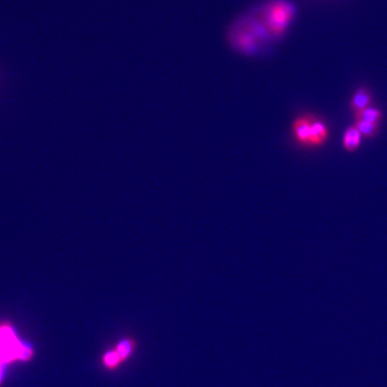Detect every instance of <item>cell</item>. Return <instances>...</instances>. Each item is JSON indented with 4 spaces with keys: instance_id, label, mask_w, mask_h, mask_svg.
<instances>
[{
    "instance_id": "1",
    "label": "cell",
    "mask_w": 387,
    "mask_h": 387,
    "mask_svg": "<svg viewBox=\"0 0 387 387\" xmlns=\"http://www.w3.org/2000/svg\"><path fill=\"white\" fill-rule=\"evenodd\" d=\"M34 354L35 351L32 346L19 341L11 324L8 322L0 323V386L5 365L32 361Z\"/></svg>"
},
{
    "instance_id": "2",
    "label": "cell",
    "mask_w": 387,
    "mask_h": 387,
    "mask_svg": "<svg viewBox=\"0 0 387 387\" xmlns=\"http://www.w3.org/2000/svg\"><path fill=\"white\" fill-rule=\"evenodd\" d=\"M293 7L284 2H274L267 9V24L272 34L280 35L284 32L293 17Z\"/></svg>"
},
{
    "instance_id": "3",
    "label": "cell",
    "mask_w": 387,
    "mask_h": 387,
    "mask_svg": "<svg viewBox=\"0 0 387 387\" xmlns=\"http://www.w3.org/2000/svg\"><path fill=\"white\" fill-rule=\"evenodd\" d=\"M313 114H300L292 123L294 141L302 148H313Z\"/></svg>"
},
{
    "instance_id": "4",
    "label": "cell",
    "mask_w": 387,
    "mask_h": 387,
    "mask_svg": "<svg viewBox=\"0 0 387 387\" xmlns=\"http://www.w3.org/2000/svg\"><path fill=\"white\" fill-rule=\"evenodd\" d=\"M372 101L371 92L366 89V87H361L352 96L350 101V109L354 113L360 112L371 106Z\"/></svg>"
},
{
    "instance_id": "5",
    "label": "cell",
    "mask_w": 387,
    "mask_h": 387,
    "mask_svg": "<svg viewBox=\"0 0 387 387\" xmlns=\"http://www.w3.org/2000/svg\"><path fill=\"white\" fill-rule=\"evenodd\" d=\"M363 141V135L358 131L355 125L348 126L343 133L342 144L345 151L347 152H355L360 149Z\"/></svg>"
},
{
    "instance_id": "6",
    "label": "cell",
    "mask_w": 387,
    "mask_h": 387,
    "mask_svg": "<svg viewBox=\"0 0 387 387\" xmlns=\"http://www.w3.org/2000/svg\"><path fill=\"white\" fill-rule=\"evenodd\" d=\"M135 347H137V342H135L134 339L123 338L122 340H120L118 343L115 344V346L113 348L115 350V352L118 353L122 363L124 364L125 362H127L129 360V357L134 352Z\"/></svg>"
},
{
    "instance_id": "7",
    "label": "cell",
    "mask_w": 387,
    "mask_h": 387,
    "mask_svg": "<svg viewBox=\"0 0 387 387\" xmlns=\"http://www.w3.org/2000/svg\"><path fill=\"white\" fill-rule=\"evenodd\" d=\"M355 121H366L370 123L380 124L383 118L382 110L374 108V106H369L365 110L354 113Z\"/></svg>"
},
{
    "instance_id": "8",
    "label": "cell",
    "mask_w": 387,
    "mask_h": 387,
    "mask_svg": "<svg viewBox=\"0 0 387 387\" xmlns=\"http://www.w3.org/2000/svg\"><path fill=\"white\" fill-rule=\"evenodd\" d=\"M101 365L104 369L113 371L120 368V366L123 365V363L114 348H110V350L105 351L101 356Z\"/></svg>"
},
{
    "instance_id": "9",
    "label": "cell",
    "mask_w": 387,
    "mask_h": 387,
    "mask_svg": "<svg viewBox=\"0 0 387 387\" xmlns=\"http://www.w3.org/2000/svg\"><path fill=\"white\" fill-rule=\"evenodd\" d=\"M354 125L363 135V138L371 139L374 138L375 135L380 131V124L370 123L366 121H355Z\"/></svg>"
}]
</instances>
